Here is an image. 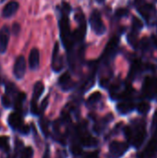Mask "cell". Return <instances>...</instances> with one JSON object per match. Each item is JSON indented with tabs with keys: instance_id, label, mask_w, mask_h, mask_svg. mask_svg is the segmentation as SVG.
<instances>
[{
	"instance_id": "484cf974",
	"label": "cell",
	"mask_w": 157,
	"mask_h": 158,
	"mask_svg": "<svg viewBox=\"0 0 157 158\" xmlns=\"http://www.w3.org/2000/svg\"><path fill=\"white\" fill-rule=\"evenodd\" d=\"M137 34H138V32L132 31V32L130 33L129 36H128V42L133 47H136L137 46Z\"/></svg>"
},
{
	"instance_id": "8fae6325",
	"label": "cell",
	"mask_w": 157,
	"mask_h": 158,
	"mask_svg": "<svg viewBox=\"0 0 157 158\" xmlns=\"http://www.w3.org/2000/svg\"><path fill=\"white\" fill-rule=\"evenodd\" d=\"M157 152V139L153 138L145 147L144 151L141 155V158H153Z\"/></svg>"
},
{
	"instance_id": "83f0119b",
	"label": "cell",
	"mask_w": 157,
	"mask_h": 158,
	"mask_svg": "<svg viewBox=\"0 0 157 158\" xmlns=\"http://www.w3.org/2000/svg\"><path fill=\"white\" fill-rule=\"evenodd\" d=\"M1 103H2V106L5 108H10L12 106V102H11V100H10V98L8 97L7 94H5V95L2 96Z\"/></svg>"
},
{
	"instance_id": "7c38bea8",
	"label": "cell",
	"mask_w": 157,
	"mask_h": 158,
	"mask_svg": "<svg viewBox=\"0 0 157 158\" xmlns=\"http://www.w3.org/2000/svg\"><path fill=\"white\" fill-rule=\"evenodd\" d=\"M40 65V52L37 48L31 50L29 55V67L31 70H36Z\"/></svg>"
},
{
	"instance_id": "277c9868",
	"label": "cell",
	"mask_w": 157,
	"mask_h": 158,
	"mask_svg": "<svg viewBox=\"0 0 157 158\" xmlns=\"http://www.w3.org/2000/svg\"><path fill=\"white\" fill-rule=\"evenodd\" d=\"M129 149V144L118 142V141H113L109 145V152L110 155L114 158L121 157Z\"/></svg>"
},
{
	"instance_id": "6da1fadb",
	"label": "cell",
	"mask_w": 157,
	"mask_h": 158,
	"mask_svg": "<svg viewBox=\"0 0 157 158\" xmlns=\"http://www.w3.org/2000/svg\"><path fill=\"white\" fill-rule=\"evenodd\" d=\"M59 30H60V37L63 46L65 47L68 53H70L72 45L74 44L73 35L70 31V24L67 15H62L59 19Z\"/></svg>"
},
{
	"instance_id": "ab89813d",
	"label": "cell",
	"mask_w": 157,
	"mask_h": 158,
	"mask_svg": "<svg viewBox=\"0 0 157 158\" xmlns=\"http://www.w3.org/2000/svg\"><path fill=\"white\" fill-rule=\"evenodd\" d=\"M2 83V79H1V77H0V84Z\"/></svg>"
},
{
	"instance_id": "d6986e66",
	"label": "cell",
	"mask_w": 157,
	"mask_h": 158,
	"mask_svg": "<svg viewBox=\"0 0 157 158\" xmlns=\"http://www.w3.org/2000/svg\"><path fill=\"white\" fill-rule=\"evenodd\" d=\"M101 98H102L101 93L100 92H94L93 94H92L89 96V98L87 100V104L88 105H91V106L92 105H95L96 103H98L101 100Z\"/></svg>"
},
{
	"instance_id": "f1b7e54d",
	"label": "cell",
	"mask_w": 157,
	"mask_h": 158,
	"mask_svg": "<svg viewBox=\"0 0 157 158\" xmlns=\"http://www.w3.org/2000/svg\"><path fill=\"white\" fill-rule=\"evenodd\" d=\"M150 44H150L149 39H148V38H143V39L142 40V42H141L140 47H141V49H142L143 52H146V51L149 50Z\"/></svg>"
},
{
	"instance_id": "ffe728a7",
	"label": "cell",
	"mask_w": 157,
	"mask_h": 158,
	"mask_svg": "<svg viewBox=\"0 0 157 158\" xmlns=\"http://www.w3.org/2000/svg\"><path fill=\"white\" fill-rule=\"evenodd\" d=\"M9 149V138L7 136H0V150L4 152H8Z\"/></svg>"
},
{
	"instance_id": "4316f807",
	"label": "cell",
	"mask_w": 157,
	"mask_h": 158,
	"mask_svg": "<svg viewBox=\"0 0 157 158\" xmlns=\"http://www.w3.org/2000/svg\"><path fill=\"white\" fill-rule=\"evenodd\" d=\"M33 156V150L31 147H26L21 152L20 158H32Z\"/></svg>"
},
{
	"instance_id": "4dcf8cb0",
	"label": "cell",
	"mask_w": 157,
	"mask_h": 158,
	"mask_svg": "<svg viewBox=\"0 0 157 158\" xmlns=\"http://www.w3.org/2000/svg\"><path fill=\"white\" fill-rule=\"evenodd\" d=\"M129 13L128 9L127 8H124V7H120L118 9H117L116 11V16L118 17V18H122V17H125L127 16V14Z\"/></svg>"
},
{
	"instance_id": "e0dca14e",
	"label": "cell",
	"mask_w": 157,
	"mask_h": 158,
	"mask_svg": "<svg viewBox=\"0 0 157 158\" xmlns=\"http://www.w3.org/2000/svg\"><path fill=\"white\" fill-rule=\"evenodd\" d=\"M43 91H44V85H43V83L42 81H37L34 84V86H33V93H32V99H31V101L37 102L38 99L43 94Z\"/></svg>"
},
{
	"instance_id": "f546056e",
	"label": "cell",
	"mask_w": 157,
	"mask_h": 158,
	"mask_svg": "<svg viewBox=\"0 0 157 158\" xmlns=\"http://www.w3.org/2000/svg\"><path fill=\"white\" fill-rule=\"evenodd\" d=\"M71 11V7H70V5L66 3V2H63L62 3V6H61V12H62V15H67L68 16L69 12Z\"/></svg>"
},
{
	"instance_id": "2e32d148",
	"label": "cell",
	"mask_w": 157,
	"mask_h": 158,
	"mask_svg": "<svg viewBox=\"0 0 157 158\" xmlns=\"http://www.w3.org/2000/svg\"><path fill=\"white\" fill-rule=\"evenodd\" d=\"M80 140H81V144L83 146H87V147L95 146L98 143L96 139H94L93 137H92L88 133H81L80 134Z\"/></svg>"
},
{
	"instance_id": "1f68e13d",
	"label": "cell",
	"mask_w": 157,
	"mask_h": 158,
	"mask_svg": "<svg viewBox=\"0 0 157 158\" xmlns=\"http://www.w3.org/2000/svg\"><path fill=\"white\" fill-rule=\"evenodd\" d=\"M124 133H125V136H126V138L128 139V141H129V142H130V141L132 140V135H133V132H132L131 129H130V127L125 128V130H124Z\"/></svg>"
},
{
	"instance_id": "44dd1931",
	"label": "cell",
	"mask_w": 157,
	"mask_h": 158,
	"mask_svg": "<svg viewBox=\"0 0 157 158\" xmlns=\"http://www.w3.org/2000/svg\"><path fill=\"white\" fill-rule=\"evenodd\" d=\"M142 70V64L140 61H135L132 64V67L130 69V76L134 78L136 75H138V73Z\"/></svg>"
},
{
	"instance_id": "603a6c76",
	"label": "cell",
	"mask_w": 157,
	"mask_h": 158,
	"mask_svg": "<svg viewBox=\"0 0 157 158\" xmlns=\"http://www.w3.org/2000/svg\"><path fill=\"white\" fill-rule=\"evenodd\" d=\"M143 27V23L142 22L141 19H139L138 18L134 17L132 19V30L133 31H136V32H139Z\"/></svg>"
},
{
	"instance_id": "9a60e30c",
	"label": "cell",
	"mask_w": 157,
	"mask_h": 158,
	"mask_svg": "<svg viewBox=\"0 0 157 158\" xmlns=\"http://www.w3.org/2000/svg\"><path fill=\"white\" fill-rule=\"evenodd\" d=\"M134 107H135L134 104L130 100H125L117 106V109L118 113L121 115H126L128 113H130L134 109Z\"/></svg>"
},
{
	"instance_id": "d590c367",
	"label": "cell",
	"mask_w": 157,
	"mask_h": 158,
	"mask_svg": "<svg viewBox=\"0 0 157 158\" xmlns=\"http://www.w3.org/2000/svg\"><path fill=\"white\" fill-rule=\"evenodd\" d=\"M154 125L156 127V130H157V110L155 111V116H154Z\"/></svg>"
},
{
	"instance_id": "8992f818",
	"label": "cell",
	"mask_w": 157,
	"mask_h": 158,
	"mask_svg": "<svg viewBox=\"0 0 157 158\" xmlns=\"http://www.w3.org/2000/svg\"><path fill=\"white\" fill-rule=\"evenodd\" d=\"M26 72V59L23 56H19L17 57L14 67H13V73L16 79L20 80L24 77Z\"/></svg>"
},
{
	"instance_id": "30bf717a",
	"label": "cell",
	"mask_w": 157,
	"mask_h": 158,
	"mask_svg": "<svg viewBox=\"0 0 157 158\" xmlns=\"http://www.w3.org/2000/svg\"><path fill=\"white\" fill-rule=\"evenodd\" d=\"M10 31L7 26H3L0 30V54H4L6 51Z\"/></svg>"
},
{
	"instance_id": "60d3db41",
	"label": "cell",
	"mask_w": 157,
	"mask_h": 158,
	"mask_svg": "<svg viewBox=\"0 0 157 158\" xmlns=\"http://www.w3.org/2000/svg\"><path fill=\"white\" fill-rule=\"evenodd\" d=\"M4 1H5V0H0V3H3Z\"/></svg>"
},
{
	"instance_id": "74e56055",
	"label": "cell",
	"mask_w": 157,
	"mask_h": 158,
	"mask_svg": "<svg viewBox=\"0 0 157 158\" xmlns=\"http://www.w3.org/2000/svg\"><path fill=\"white\" fill-rule=\"evenodd\" d=\"M49 157V151H48V148L46 149V152H45V154H44V156L43 158H48Z\"/></svg>"
},
{
	"instance_id": "5b68a950",
	"label": "cell",
	"mask_w": 157,
	"mask_h": 158,
	"mask_svg": "<svg viewBox=\"0 0 157 158\" xmlns=\"http://www.w3.org/2000/svg\"><path fill=\"white\" fill-rule=\"evenodd\" d=\"M136 131L135 133H133L132 135V143L133 145L136 147V148H140L143 143H144L145 139H146V136H147V132H146V129H145V126L144 124H141V126L137 127L136 129Z\"/></svg>"
},
{
	"instance_id": "cb8c5ba5",
	"label": "cell",
	"mask_w": 157,
	"mask_h": 158,
	"mask_svg": "<svg viewBox=\"0 0 157 158\" xmlns=\"http://www.w3.org/2000/svg\"><path fill=\"white\" fill-rule=\"evenodd\" d=\"M40 128H41V131L43 132V134L45 136V137H48L49 135V130H48V121L44 118H42L40 119Z\"/></svg>"
},
{
	"instance_id": "7a4b0ae2",
	"label": "cell",
	"mask_w": 157,
	"mask_h": 158,
	"mask_svg": "<svg viewBox=\"0 0 157 158\" xmlns=\"http://www.w3.org/2000/svg\"><path fill=\"white\" fill-rule=\"evenodd\" d=\"M89 22H90V26H91L92 30L93 31V32L96 35L101 36L105 33L106 27L102 19L101 12L98 9L93 10V12L91 13L90 18H89Z\"/></svg>"
},
{
	"instance_id": "f35d334b",
	"label": "cell",
	"mask_w": 157,
	"mask_h": 158,
	"mask_svg": "<svg viewBox=\"0 0 157 158\" xmlns=\"http://www.w3.org/2000/svg\"><path fill=\"white\" fill-rule=\"evenodd\" d=\"M98 4H104L105 2V0H95Z\"/></svg>"
},
{
	"instance_id": "ac0fdd59",
	"label": "cell",
	"mask_w": 157,
	"mask_h": 158,
	"mask_svg": "<svg viewBox=\"0 0 157 158\" xmlns=\"http://www.w3.org/2000/svg\"><path fill=\"white\" fill-rule=\"evenodd\" d=\"M26 99V94L24 93H18L15 95V100H14V106L17 111L20 112L22 109L23 103Z\"/></svg>"
},
{
	"instance_id": "d6a6232c",
	"label": "cell",
	"mask_w": 157,
	"mask_h": 158,
	"mask_svg": "<svg viewBox=\"0 0 157 158\" xmlns=\"http://www.w3.org/2000/svg\"><path fill=\"white\" fill-rule=\"evenodd\" d=\"M19 31H20V26H19V24L18 22L13 23V25H12V33L15 36H17V35H19Z\"/></svg>"
},
{
	"instance_id": "5bb4252c",
	"label": "cell",
	"mask_w": 157,
	"mask_h": 158,
	"mask_svg": "<svg viewBox=\"0 0 157 158\" xmlns=\"http://www.w3.org/2000/svg\"><path fill=\"white\" fill-rule=\"evenodd\" d=\"M58 84L64 91L71 90V88L73 87V81L71 80L70 74L68 72H65L64 74H62L58 79Z\"/></svg>"
},
{
	"instance_id": "9c48e42d",
	"label": "cell",
	"mask_w": 157,
	"mask_h": 158,
	"mask_svg": "<svg viewBox=\"0 0 157 158\" xmlns=\"http://www.w3.org/2000/svg\"><path fill=\"white\" fill-rule=\"evenodd\" d=\"M7 122L11 129L19 131V128L23 125V119H22V116L20 112L15 111V112L10 113L7 118Z\"/></svg>"
},
{
	"instance_id": "d4e9b609",
	"label": "cell",
	"mask_w": 157,
	"mask_h": 158,
	"mask_svg": "<svg viewBox=\"0 0 157 158\" xmlns=\"http://www.w3.org/2000/svg\"><path fill=\"white\" fill-rule=\"evenodd\" d=\"M18 94L17 92V88L15 86V84L13 83H7L6 86V94L7 95H16Z\"/></svg>"
},
{
	"instance_id": "836d02e7",
	"label": "cell",
	"mask_w": 157,
	"mask_h": 158,
	"mask_svg": "<svg viewBox=\"0 0 157 158\" xmlns=\"http://www.w3.org/2000/svg\"><path fill=\"white\" fill-rule=\"evenodd\" d=\"M30 127L28 126V125H22L20 128H19V131L21 133V134H23V135H27V134H29L30 133Z\"/></svg>"
},
{
	"instance_id": "8d00e7d4",
	"label": "cell",
	"mask_w": 157,
	"mask_h": 158,
	"mask_svg": "<svg viewBox=\"0 0 157 158\" xmlns=\"http://www.w3.org/2000/svg\"><path fill=\"white\" fill-rule=\"evenodd\" d=\"M153 43H154L155 46L157 47V38L156 37H155V36H153Z\"/></svg>"
},
{
	"instance_id": "e575fe53",
	"label": "cell",
	"mask_w": 157,
	"mask_h": 158,
	"mask_svg": "<svg viewBox=\"0 0 157 158\" xmlns=\"http://www.w3.org/2000/svg\"><path fill=\"white\" fill-rule=\"evenodd\" d=\"M48 96L46 97V98H44L43 99V101L42 102V105H41V107L39 108V112L40 113H43V111L46 109V107H47V106H48Z\"/></svg>"
},
{
	"instance_id": "3957f363",
	"label": "cell",
	"mask_w": 157,
	"mask_h": 158,
	"mask_svg": "<svg viewBox=\"0 0 157 158\" xmlns=\"http://www.w3.org/2000/svg\"><path fill=\"white\" fill-rule=\"evenodd\" d=\"M143 95L148 99H155L157 96V81L155 78L146 77L143 85Z\"/></svg>"
},
{
	"instance_id": "52a82bcc",
	"label": "cell",
	"mask_w": 157,
	"mask_h": 158,
	"mask_svg": "<svg viewBox=\"0 0 157 158\" xmlns=\"http://www.w3.org/2000/svg\"><path fill=\"white\" fill-rule=\"evenodd\" d=\"M118 44V39L117 37L112 38L108 42L105 49L104 50V54H103V57H104L105 61H110L114 57V56L117 54Z\"/></svg>"
},
{
	"instance_id": "ba28073f",
	"label": "cell",
	"mask_w": 157,
	"mask_h": 158,
	"mask_svg": "<svg viewBox=\"0 0 157 158\" xmlns=\"http://www.w3.org/2000/svg\"><path fill=\"white\" fill-rule=\"evenodd\" d=\"M63 69V62L62 57L59 55V44L56 42L55 44L52 55V69L55 72H59Z\"/></svg>"
},
{
	"instance_id": "4fadbf2b",
	"label": "cell",
	"mask_w": 157,
	"mask_h": 158,
	"mask_svg": "<svg viewBox=\"0 0 157 158\" xmlns=\"http://www.w3.org/2000/svg\"><path fill=\"white\" fill-rule=\"evenodd\" d=\"M19 7V5L18 2L11 1V2L7 3L5 6V7L3 8V10H2V16L4 18H10V17H12L18 11Z\"/></svg>"
},
{
	"instance_id": "7402d4cb",
	"label": "cell",
	"mask_w": 157,
	"mask_h": 158,
	"mask_svg": "<svg viewBox=\"0 0 157 158\" xmlns=\"http://www.w3.org/2000/svg\"><path fill=\"white\" fill-rule=\"evenodd\" d=\"M137 110L142 115H146L150 111V105L146 102H142L137 106Z\"/></svg>"
}]
</instances>
